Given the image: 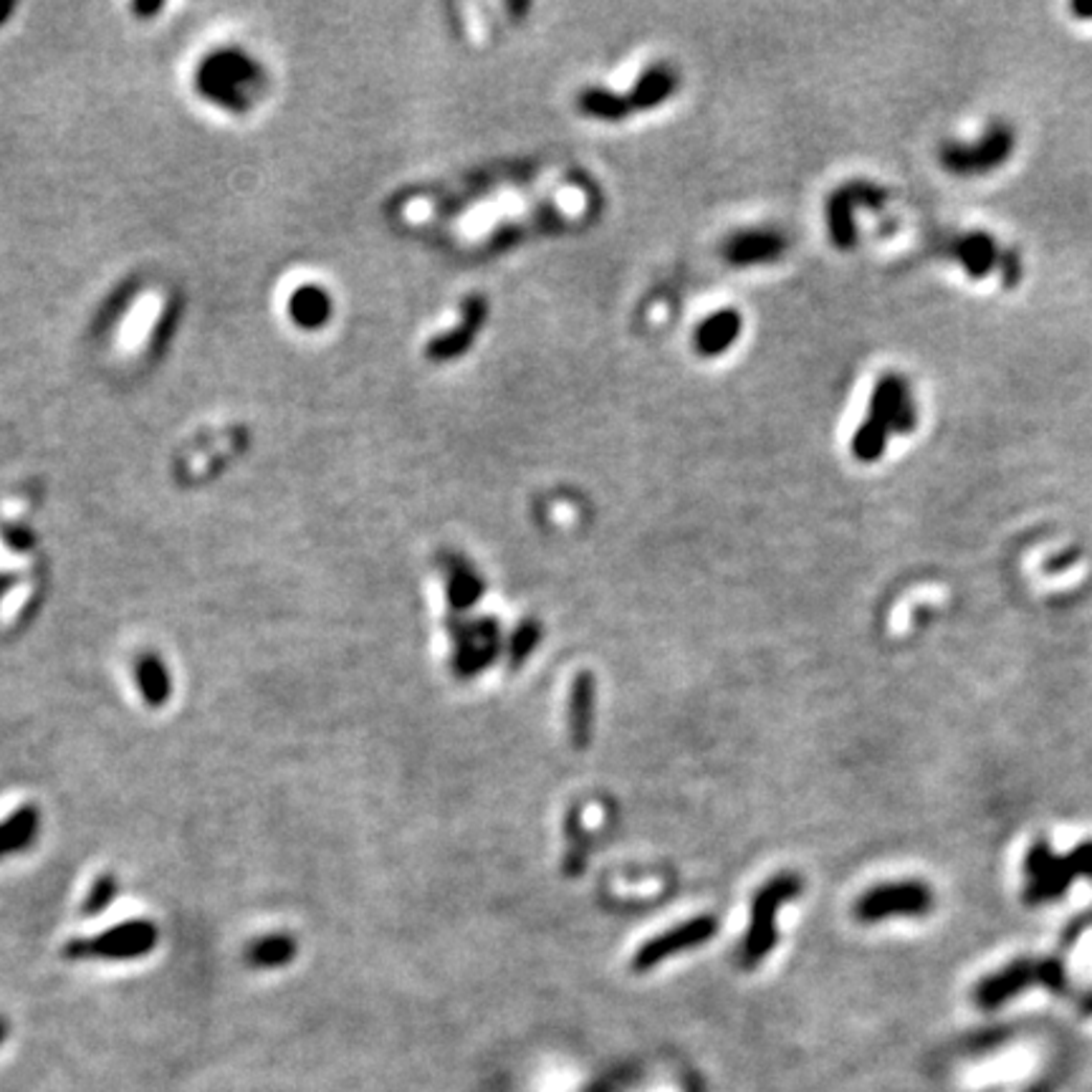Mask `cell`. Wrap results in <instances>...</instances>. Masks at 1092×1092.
Masks as SVG:
<instances>
[{
    "mask_svg": "<svg viewBox=\"0 0 1092 1092\" xmlns=\"http://www.w3.org/2000/svg\"><path fill=\"white\" fill-rule=\"evenodd\" d=\"M1092 880V840L1057 855L1047 840H1037L1024 855V903L1045 906L1067 895L1072 883Z\"/></svg>",
    "mask_w": 1092,
    "mask_h": 1092,
    "instance_id": "cell-1",
    "label": "cell"
},
{
    "mask_svg": "<svg viewBox=\"0 0 1092 1092\" xmlns=\"http://www.w3.org/2000/svg\"><path fill=\"white\" fill-rule=\"evenodd\" d=\"M1029 986H1045L1052 994H1065L1070 988L1065 961L1060 956L1017 958V961L999 969L997 974L981 979L979 986L974 988V1001L981 1009H997Z\"/></svg>",
    "mask_w": 1092,
    "mask_h": 1092,
    "instance_id": "cell-2",
    "label": "cell"
},
{
    "mask_svg": "<svg viewBox=\"0 0 1092 1092\" xmlns=\"http://www.w3.org/2000/svg\"><path fill=\"white\" fill-rule=\"evenodd\" d=\"M936 908V893L920 880H895L865 890L855 903L860 924H880L890 918H926Z\"/></svg>",
    "mask_w": 1092,
    "mask_h": 1092,
    "instance_id": "cell-3",
    "label": "cell"
},
{
    "mask_svg": "<svg viewBox=\"0 0 1092 1092\" xmlns=\"http://www.w3.org/2000/svg\"><path fill=\"white\" fill-rule=\"evenodd\" d=\"M802 893V880L794 872H781L774 880H769L754 897L751 906V926L744 940V963L754 966L764 956L772 954L776 943V915L784 903L794 901Z\"/></svg>",
    "mask_w": 1092,
    "mask_h": 1092,
    "instance_id": "cell-4",
    "label": "cell"
},
{
    "mask_svg": "<svg viewBox=\"0 0 1092 1092\" xmlns=\"http://www.w3.org/2000/svg\"><path fill=\"white\" fill-rule=\"evenodd\" d=\"M1015 152V130L1004 121H994L976 142H946L938 152V160L946 173L958 178L986 175L1004 165Z\"/></svg>",
    "mask_w": 1092,
    "mask_h": 1092,
    "instance_id": "cell-5",
    "label": "cell"
},
{
    "mask_svg": "<svg viewBox=\"0 0 1092 1092\" xmlns=\"http://www.w3.org/2000/svg\"><path fill=\"white\" fill-rule=\"evenodd\" d=\"M885 203L883 187L872 185V182L855 180L847 185L837 187L833 196L827 198L824 205V215H827V233L829 238L840 251H852L855 243H858V228H855V210L858 208H870L880 210Z\"/></svg>",
    "mask_w": 1092,
    "mask_h": 1092,
    "instance_id": "cell-6",
    "label": "cell"
},
{
    "mask_svg": "<svg viewBox=\"0 0 1092 1092\" xmlns=\"http://www.w3.org/2000/svg\"><path fill=\"white\" fill-rule=\"evenodd\" d=\"M867 420L883 425L890 435H910L918 425V408L913 392L901 374H883L875 382L867 403Z\"/></svg>",
    "mask_w": 1092,
    "mask_h": 1092,
    "instance_id": "cell-7",
    "label": "cell"
},
{
    "mask_svg": "<svg viewBox=\"0 0 1092 1092\" xmlns=\"http://www.w3.org/2000/svg\"><path fill=\"white\" fill-rule=\"evenodd\" d=\"M157 943V928L150 920H130L109 928L96 938L74 940L69 943V956H96V958H137L150 954Z\"/></svg>",
    "mask_w": 1092,
    "mask_h": 1092,
    "instance_id": "cell-8",
    "label": "cell"
},
{
    "mask_svg": "<svg viewBox=\"0 0 1092 1092\" xmlns=\"http://www.w3.org/2000/svg\"><path fill=\"white\" fill-rule=\"evenodd\" d=\"M784 248V235H779L776 230H744V233L733 235L726 246V258L733 266H754L779 258Z\"/></svg>",
    "mask_w": 1092,
    "mask_h": 1092,
    "instance_id": "cell-9",
    "label": "cell"
},
{
    "mask_svg": "<svg viewBox=\"0 0 1092 1092\" xmlns=\"http://www.w3.org/2000/svg\"><path fill=\"white\" fill-rule=\"evenodd\" d=\"M954 253L958 264L963 266V271H966L971 278H986L988 273L999 266L997 241L984 233V230H974V233L961 235V238L956 241Z\"/></svg>",
    "mask_w": 1092,
    "mask_h": 1092,
    "instance_id": "cell-10",
    "label": "cell"
},
{
    "mask_svg": "<svg viewBox=\"0 0 1092 1092\" xmlns=\"http://www.w3.org/2000/svg\"><path fill=\"white\" fill-rule=\"evenodd\" d=\"M713 933H715V920L713 918H701V920H696V924L676 928V931H670V933H667V936L653 940L651 946H645V949H642V954L637 956V966H647V963L660 961V958L667 956V954H676V951L683 949V946L701 943V940L711 938Z\"/></svg>",
    "mask_w": 1092,
    "mask_h": 1092,
    "instance_id": "cell-11",
    "label": "cell"
},
{
    "mask_svg": "<svg viewBox=\"0 0 1092 1092\" xmlns=\"http://www.w3.org/2000/svg\"><path fill=\"white\" fill-rule=\"evenodd\" d=\"M742 332V317L736 312H719L711 319L703 321V326L698 329V349L703 355H719V351L728 349L733 344V339Z\"/></svg>",
    "mask_w": 1092,
    "mask_h": 1092,
    "instance_id": "cell-12",
    "label": "cell"
},
{
    "mask_svg": "<svg viewBox=\"0 0 1092 1092\" xmlns=\"http://www.w3.org/2000/svg\"><path fill=\"white\" fill-rule=\"evenodd\" d=\"M36 833H39V812H36V806H18L14 815L0 822V858L26 847Z\"/></svg>",
    "mask_w": 1092,
    "mask_h": 1092,
    "instance_id": "cell-13",
    "label": "cell"
},
{
    "mask_svg": "<svg viewBox=\"0 0 1092 1092\" xmlns=\"http://www.w3.org/2000/svg\"><path fill=\"white\" fill-rule=\"evenodd\" d=\"M483 314H485L483 301H469V306H465V317H463L465 326H460L458 332H448V334H442V337L433 339V344H430V357H455V355H460L463 349H469L473 334H476L478 326H481Z\"/></svg>",
    "mask_w": 1092,
    "mask_h": 1092,
    "instance_id": "cell-14",
    "label": "cell"
},
{
    "mask_svg": "<svg viewBox=\"0 0 1092 1092\" xmlns=\"http://www.w3.org/2000/svg\"><path fill=\"white\" fill-rule=\"evenodd\" d=\"M135 676L142 690L144 701L150 706H162L169 698V676L165 665L155 658V655H142L135 665Z\"/></svg>",
    "mask_w": 1092,
    "mask_h": 1092,
    "instance_id": "cell-15",
    "label": "cell"
},
{
    "mask_svg": "<svg viewBox=\"0 0 1092 1092\" xmlns=\"http://www.w3.org/2000/svg\"><path fill=\"white\" fill-rule=\"evenodd\" d=\"M888 438H890L888 428H883V425L867 420L865 417L863 425L855 430L852 455L858 460H863V463H875L878 458H883L885 448H888Z\"/></svg>",
    "mask_w": 1092,
    "mask_h": 1092,
    "instance_id": "cell-16",
    "label": "cell"
},
{
    "mask_svg": "<svg viewBox=\"0 0 1092 1092\" xmlns=\"http://www.w3.org/2000/svg\"><path fill=\"white\" fill-rule=\"evenodd\" d=\"M296 946L289 936H266L251 946V961L256 966H281L291 961Z\"/></svg>",
    "mask_w": 1092,
    "mask_h": 1092,
    "instance_id": "cell-17",
    "label": "cell"
},
{
    "mask_svg": "<svg viewBox=\"0 0 1092 1092\" xmlns=\"http://www.w3.org/2000/svg\"><path fill=\"white\" fill-rule=\"evenodd\" d=\"M294 309L296 312H301L299 319L309 326H312L314 321H321V317H326V312H329V306H326V296H321L319 291H314V289L301 291V294L294 299Z\"/></svg>",
    "mask_w": 1092,
    "mask_h": 1092,
    "instance_id": "cell-18",
    "label": "cell"
},
{
    "mask_svg": "<svg viewBox=\"0 0 1092 1092\" xmlns=\"http://www.w3.org/2000/svg\"><path fill=\"white\" fill-rule=\"evenodd\" d=\"M114 893H117V885H114V880L105 875L99 878L94 883V888H91V893L87 897V906H84V910H87L89 915H96L101 913L109 906V901H112Z\"/></svg>",
    "mask_w": 1092,
    "mask_h": 1092,
    "instance_id": "cell-19",
    "label": "cell"
},
{
    "mask_svg": "<svg viewBox=\"0 0 1092 1092\" xmlns=\"http://www.w3.org/2000/svg\"><path fill=\"white\" fill-rule=\"evenodd\" d=\"M590 698H592L590 681H587V685H585V678H582V683L576 685V693H574V703H576L574 731L576 733L590 731Z\"/></svg>",
    "mask_w": 1092,
    "mask_h": 1092,
    "instance_id": "cell-20",
    "label": "cell"
},
{
    "mask_svg": "<svg viewBox=\"0 0 1092 1092\" xmlns=\"http://www.w3.org/2000/svg\"><path fill=\"white\" fill-rule=\"evenodd\" d=\"M999 266L1001 273H1004V287L1015 289L1019 283V276H1022V264H1019L1017 251H1006L1004 256H999Z\"/></svg>",
    "mask_w": 1092,
    "mask_h": 1092,
    "instance_id": "cell-21",
    "label": "cell"
},
{
    "mask_svg": "<svg viewBox=\"0 0 1092 1092\" xmlns=\"http://www.w3.org/2000/svg\"><path fill=\"white\" fill-rule=\"evenodd\" d=\"M1070 10L1077 18H1085V21H1090V18H1092V0H1075V3L1070 5Z\"/></svg>",
    "mask_w": 1092,
    "mask_h": 1092,
    "instance_id": "cell-22",
    "label": "cell"
},
{
    "mask_svg": "<svg viewBox=\"0 0 1092 1092\" xmlns=\"http://www.w3.org/2000/svg\"><path fill=\"white\" fill-rule=\"evenodd\" d=\"M1083 1009H1085V1011H1088V1015H1092V992L1088 994V999H1085V1001H1083Z\"/></svg>",
    "mask_w": 1092,
    "mask_h": 1092,
    "instance_id": "cell-23",
    "label": "cell"
},
{
    "mask_svg": "<svg viewBox=\"0 0 1092 1092\" xmlns=\"http://www.w3.org/2000/svg\"><path fill=\"white\" fill-rule=\"evenodd\" d=\"M3 1037H5V1027H3V1022H0V1042H3Z\"/></svg>",
    "mask_w": 1092,
    "mask_h": 1092,
    "instance_id": "cell-24",
    "label": "cell"
},
{
    "mask_svg": "<svg viewBox=\"0 0 1092 1092\" xmlns=\"http://www.w3.org/2000/svg\"><path fill=\"white\" fill-rule=\"evenodd\" d=\"M1034 1092H1045V1090H1034Z\"/></svg>",
    "mask_w": 1092,
    "mask_h": 1092,
    "instance_id": "cell-25",
    "label": "cell"
}]
</instances>
